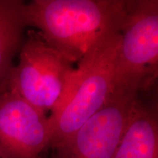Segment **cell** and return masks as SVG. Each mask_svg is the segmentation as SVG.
<instances>
[{"instance_id":"cell-1","label":"cell","mask_w":158,"mask_h":158,"mask_svg":"<svg viewBox=\"0 0 158 158\" xmlns=\"http://www.w3.org/2000/svg\"><path fill=\"white\" fill-rule=\"evenodd\" d=\"M130 0H34L24 5L27 27L78 63L104 40L121 31Z\"/></svg>"},{"instance_id":"cell-2","label":"cell","mask_w":158,"mask_h":158,"mask_svg":"<svg viewBox=\"0 0 158 158\" xmlns=\"http://www.w3.org/2000/svg\"><path fill=\"white\" fill-rule=\"evenodd\" d=\"M120 37V31L110 35L78 62L64 95L48 116V148L55 149L69 141L107 101L113 91Z\"/></svg>"},{"instance_id":"cell-3","label":"cell","mask_w":158,"mask_h":158,"mask_svg":"<svg viewBox=\"0 0 158 158\" xmlns=\"http://www.w3.org/2000/svg\"><path fill=\"white\" fill-rule=\"evenodd\" d=\"M120 34L113 91H149L157 75V0H130Z\"/></svg>"},{"instance_id":"cell-4","label":"cell","mask_w":158,"mask_h":158,"mask_svg":"<svg viewBox=\"0 0 158 158\" xmlns=\"http://www.w3.org/2000/svg\"><path fill=\"white\" fill-rule=\"evenodd\" d=\"M19 54L8 89L46 115L64 95L75 70L73 63L35 29L27 31Z\"/></svg>"},{"instance_id":"cell-5","label":"cell","mask_w":158,"mask_h":158,"mask_svg":"<svg viewBox=\"0 0 158 158\" xmlns=\"http://www.w3.org/2000/svg\"><path fill=\"white\" fill-rule=\"evenodd\" d=\"M138 95L113 91L101 109L69 141L54 149L52 158H113Z\"/></svg>"},{"instance_id":"cell-6","label":"cell","mask_w":158,"mask_h":158,"mask_svg":"<svg viewBox=\"0 0 158 158\" xmlns=\"http://www.w3.org/2000/svg\"><path fill=\"white\" fill-rule=\"evenodd\" d=\"M48 117L7 89L0 93V155L9 158H42L48 149Z\"/></svg>"},{"instance_id":"cell-7","label":"cell","mask_w":158,"mask_h":158,"mask_svg":"<svg viewBox=\"0 0 158 158\" xmlns=\"http://www.w3.org/2000/svg\"><path fill=\"white\" fill-rule=\"evenodd\" d=\"M113 158H158V114L155 100L146 102L138 98Z\"/></svg>"},{"instance_id":"cell-8","label":"cell","mask_w":158,"mask_h":158,"mask_svg":"<svg viewBox=\"0 0 158 158\" xmlns=\"http://www.w3.org/2000/svg\"><path fill=\"white\" fill-rule=\"evenodd\" d=\"M24 5L19 0H0V93L8 89L13 59L25 38Z\"/></svg>"},{"instance_id":"cell-9","label":"cell","mask_w":158,"mask_h":158,"mask_svg":"<svg viewBox=\"0 0 158 158\" xmlns=\"http://www.w3.org/2000/svg\"><path fill=\"white\" fill-rule=\"evenodd\" d=\"M0 158H9V157H5V156H2V155H0ZM42 158H43V157H42Z\"/></svg>"}]
</instances>
